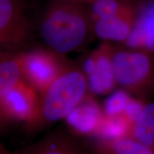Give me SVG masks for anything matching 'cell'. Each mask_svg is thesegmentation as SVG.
Wrapping results in <instances>:
<instances>
[{"label": "cell", "instance_id": "obj_9", "mask_svg": "<svg viewBox=\"0 0 154 154\" xmlns=\"http://www.w3.org/2000/svg\"><path fill=\"white\" fill-rule=\"evenodd\" d=\"M137 14L133 7L115 16L92 21L94 33L104 41L125 42L134 27Z\"/></svg>", "mask_w": 154, "mask_h": 154}, {"label": "cell", "instance_id": "obj_4", "mask_svg": "<svg viewBox=\"0 0 154 154\" xmlns=\"http://www.w3.org/2000/svg\"><path fill=\"white\" fill-rule=\"evenodd\" d=\"M69 63L65 56L49 49L24 52L23 78L40 95Z\"/></svg>", "mask_w": 154, "mask_h": 154}, {"label": "cell", "instance_id": "obj_14", "mask_svg": "<svg viewBox=\"0 0 154 154\" xmlns=\"http://www.w3.org/2000/svg\"><path fill=\"white\" fill-rule=\"evenodd\" d=\"M131 123L124 114L105 116L98 134L103 139H115L131 137Z\"/></svg>", "mask_w": 154, "mask_h": 154}, {"label": "cell", "instance_id": "obj_3", "mask_svg": "<svg viewBox=\"0 0 154 154\" xmlns=\"http://www.w3.org/2000/svg\"><path fill=\"white\" fill-rule=\"evenodd\" d=\"M111 62L117 85L138 96L147 95L154 86V56L144 49L112 48Z\"/></svg>", "mask_w": 154, "mask_h": 154}, {"label": "cell", "instance_id": "obj_2", "mask_svg": "<svg viewBox=\"0 0 154 154\" xmlns=\"http://www.w3.org/2000/svg\"><path fill=\"white\" fill-rule=\"evenodd\" d=\"M88 91L84 70L69 61L40 94L35 114L25 126L29 131H38L66 119L87 97Z\"/></svg>", "mask_w": 154, "mask_h": 154}, {"label": "cell", "instance_id": "obj_7", "mask_svg": "<svg viewBox=\"0 0 154 154\" xmlns=\"http://www.w3.org/2000/svg\"><path fill=\"white\" fill-rule=\"evenodd\" d=\"M112 48L109 43L103 44L86 58L82 67L89 91L96 95L112 93L117 86L111 62Z\"/></svg>", "mask_w": 154, "mask_h": 154}, {"label": "cell", "instance_id": "obj_12", "mask_svg": "<svg viewBox=\"0 0 154 154\" xmlns=\"http://www.w3.org/2000/svg\"><path fill=\"white\" fill-rule=\"evenodd\" d=\"M90 151L92 154H154V148L132 137L101 138L94 144Z\"/></svg>", "mask_w": 154, "mask_h": 154}, {"label": "cell", "instance_id": "obj_1", "mask_svg": "<svg viewBox=\"0 0 154 154\" xmlns=\"http://www.w3.org/2000/svg\"><path fill=\"white\" fill-rule=\"evenodd\" d=\"M92 32L91 15L83 4L66 0H51L39 24L48 49L63 56L81 49Z\"/></svg>", "mask_w": 154, "mask_h": 154}, {"label": "cell", "instance_id": "obj_18", "mask_svg": "<svg viewBox=\"0 0 154 154\" xmlns=\"http://www.w3.org/2000/svg\"><path fill=\"white\" fill-rule=\"evenodd\" d=\"M0 154H22L21 153H15V152H12L9 151L2 144L0 143Z\"/></svg>", "mask_w": 154, "mask_h": 154}, {"label": "cell", "instance_id": "obj_11", "mask_svg": "<svg viewBox=\"0 0 154 154\" xmlns=\"http://www.w3.org/2000/svg\"><path fill=\"white\" fill-rule=\"evenodd\" d=\"M24 51H0V101L23 79Z\"/></svg>", "mask_w": 154, "mask_h": 154}, {"label": "cell", "instance_id": "obj_13", "mask_svg": "<svg viewBox=\"0 0 154 154\" xmlns=\"http://www.w3.org/2000/svg\"><path fill=\"white\" fill-rule=\"evenodd\" d=\"M131 137L154 148V103L146 104L132 126Z\"/></svg>", "mask_w": 154, "mask_h": 154}, {"label": "cell", "instance_id": "obj_8", "mask_svg": "<svg viewBox=\"0 0 154 154\" xmlns=\"http://www.w3.org/2000/svg\"><path fill=\"white\" fill-rule=\"evenodd\" d=\"M22 154H92L78 140L62 130L54 131L26 146Z\"/></svg>", "mask_w": 154, "mask_h": 154}, {"label": "cell", "instance_id": "obj_19", "mask_svg": "<svg viewBox=\"0 0 154 154\" xmlns=\"http://www.w3.org/2000/svg\"><path fill=\"white\" fill-rule=\"evenodd\" d=\"M66 1H71V2H75L79 3H84V2H89L91 3L92 2L95 1V0H66Z\"/></svg>", "mask_w": 154, "mask_h": 154}, {"label": "cell", "instance_id": "obj_6", "mask_svg": "<svg viewBox=\"0 0 154 154\" xmlns=\"http://www.w3.org/2000/svg\"><path fill=\"white\" fill-rule=\"evenodd\" d=\"M39 94L24 79L0 101V124H28L37 109Z\"/></svg>", "mask_w": 154, "mask_h": 154}, {"label": "cell", "instance_id": "obj_5", "mask_svg": "<svg viewBox=\"0 0 154 154\" xmlns=\"http://www.w3.org/2000/svg\"><path fill=\"white\" fill-rule=\"evenodd\" d=\"M29 33L22 0H0V51H15Z\"/></svg>", "mask_w": 154, "mask_h": 154}, {"label": "cell", "instance_id": "obj_10", "mask_svg": "<svg viewBox=\"0 0 154 154\" xmlns=\"http://www.w3.org/2000/svg\"><path fill=\"white\" fill-rule=\"evenodd\" d=\"M129 48L154 51V1L138 12L134 27L124 42Z\"/></svg>", "mask_w": 154, "mask_h": 154}, {"label": "cell", "instance_id": "obj_15", "mask_svg": "<svg viewBox=\"0 0 154 154\" xmlns=\"http://www.w3.org/2000/svg\"><path fill=\"white\" fill-rule=\"evenodd\" d=\"M91 4L92 21L115 16L133 7L131 4L120 0H95Z\"/></svg>", "mask_w": 154, "mask_h": 154}, {"label": "cell", "instance_id": "obj_17", "mask_svg": "<svg viewBox=\"0 0 154 154\" xmlns=\"http://www.w3.org/2000/svg\"><path fill=\"white\" fill-rule=\"evenodd\" d=\"M145 106V103L142 99L131 98L130 99L123 114L131 123L132 126L135 121L137 120V119L139 117L140 113H142Z\"/></svg>", "mask_w": 154, "mask_h": 154}, {"label": "cell", "instance_id": "obj_16", "mask_svg": "<svg viewBox=\"0 0 154 154\" xmlns=\"http://www.w3.org/2000/svg\"><path fill=\"white\" fill-rule=\"evenodd\" d=\"M131 99L129 93L124 89L112 92L105 101V116L123 114Z\"/></svg>", "mask_w": 154, "mask_h": 154}]
</instances>
